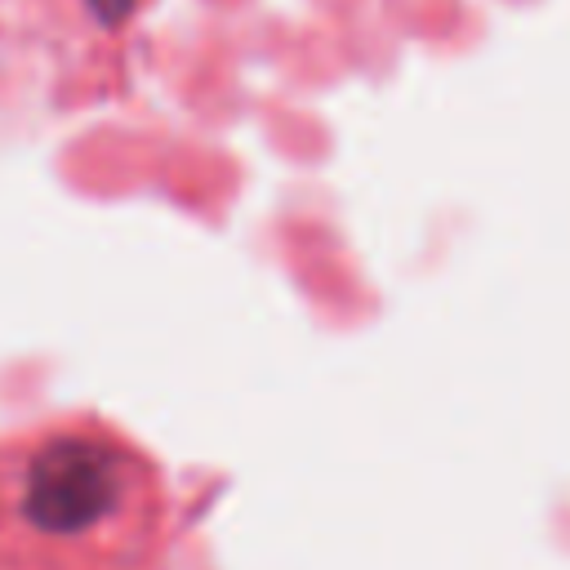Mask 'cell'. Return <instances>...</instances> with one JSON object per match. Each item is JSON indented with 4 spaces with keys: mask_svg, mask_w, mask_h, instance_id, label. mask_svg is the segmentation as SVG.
<instances>
[{
    "mask_svg": "<svg viewBox=\"0 0 570 570\" xmlns=\"http://www.w3.org/2000/svg\"><path fill=\"white\" fill-rule=\"evenodd\" d=\"M129 4H134V0H98V9H102L107 18H120V13L129 9Z\"/></svg>",
    "mask_w": 570,
    "mask_h": 570,
    "instance_id": "obj_2",
    "label": "cell"
},
{
    "mask_svg": "<svg viewBox=\"0 0 570 570\" xmlns=\"http://www.w3.org/2000/svg\"><path fill=\"white\" fill-rule=\"evenodd\" d=\"M169 490L147 450L94 414L0 436V570H156Z\"/></svg>",
    "mask_w": 570,
    "mask_h": 570,
    "instance_id": "obj_1",
    "label": "cell"
}]
</instances>
